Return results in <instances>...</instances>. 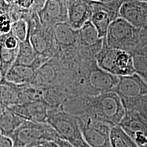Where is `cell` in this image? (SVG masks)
I'll return each mask as SVG.
<instances>
[{"label": "cell", "instance_id": "1", "mask_svg": "<svg viewBox=\"0 0 147 147\" xmlns=\"http://www.w3.org/2000/svg\"><path fill=\"white\" fill-rule=\"evenodd\" d=\"M61 108L77 117H90L112 127L119 125L125 113L121 98L113 91L71 97L65 101Z\"/></svg>", "mask_w": 147, "mask_h": 147}, {"label": "cell", "instance_id": "2", "mask_svg": "<svg viewBox=\"0 0 147 147\" xmlns=\"http://www.w3.org/2000/svg\"><path fill=\"white\" fill-rule=\"evenodd\" d=\"M47 123L56 131L60 138L75 147H91L83 138L77 116L61 108H53L49 111Z\"/></svg>", "mask_w": 147, "mask_h": 147}, {"label": "cell", "instance_id": "3", "mask_svg": "<svg viewBox=\"0 0 147 147\" xmlns=\"http://www.w3.org/2000/svg\"><path fill=\"white\" fill-rule=\"evenodd\" d=\"M95 59L100 68L117 76H129L136 73L131 53L108 47L104 39Z\"/></svg>", "mask_w": 147, "mask_h": 147}, {"label": "cell", "instance_id": "4", "mask_svg": "<svg viewBox=\"0 0 147 147\" xmlns=\"http://www.w3.org/2000/svg\"><path fill=\"white\" fill-rule=\"evenodd\" d=\"M104 40L108 47L131 53L140 45V29L118 17L111 22Z\"/></svg>", "mask_w": 147, "mask_h": 147}, {"label": "cell", "instance_id": "5", "mask_svg": "<svg viewBox=\"0 0 147 147\" xmlns=\"http://www.w3.org/2000/svg\"><path fill=\"white\" fill-rule=\"evenodd\" d=\"M59 138V136L49 124L25 121L14 131L11 139L14 147H26L42 141H55Z\"/></svg>", "mask_w": 147, "mask_h": 147}, {"label": "cell", "instance_id": "6", "mask_svg": "<svg viewBox=\"0 0 147 147\" xmlns=\"http://www.w3.org/2000/svg\"><path fill=\"white\" fill-rule=\"evenodd\" d=\"M85 70L84 77L80 79L83 82L87 96L111 91L119 80V76L100 68L95 59L87 64Z\"/></svg>", "mask_w": 147, "mask_h": 147}, {"label": "cell", "instance_id": "7", "mask_svg": "<svg viewBox=\"0 0 147 147\" xmlns=\"http://www.w3.org/2000/svg\"><path fill=\"white\" fill-rule=\"evenodd\" d=\"M111 91L120 97L125 110H131L138 100L147 95V82L137 73L120 76L118 83Z\"/></svg>", "mask_w": 147, "mask_h": 147}, {"label": "cell", "instance_id": "8", "mask_svg": "<svg viewBox=\"0 0 147 147\" xmlns=\"http://www.w3.org/2000/svg\"><path fill=\"white\" fill-rule=\"evenodd\" d=\"M77 117L83 138L90 146L112 147L110 138L111 125L88 117Z\"/></svg>", "mask_w": 147, "mask_h": 147}, {"label": "cell", "instance_id": "9", "mask_svg": "<svg viewBox=\"0 0 147 147\" xmlns=\"http://www.w3.org/2000/svg\"><path fill=\"white\" fill-rule=\"evenodd\" d=\"M119 125L139 147L147 144V122L136 110H125Z\"/></svg>", "mask_w": 147, "mask_h": 147}, {"label": "cell", "instance_id": "10", "mask_svg": "<svg viewBox=\"0 0 147 147\" xmlns=\"http://www.w3.org/2000/svg\"><path fill=\"white\" fill-rule=\"evenodd\" d=\"M40 23L47 27H54L56 24L67 23V6L66 0H46L38 12Z\"/></svg>", "mask_w": 147, "mask_h": 147}, {"label": "cell", "instance_id": "11", "mask_svg": "<svg viewBox=\"0 0 147 147\" xmlns=\"http://www.w3.org/2000/svg\"><path fill=\"white\" fill-rule=\"evenodd\" d=\"M7 108L25 121L47 123L49 111L51 108L45 101L36 100L25 104L8 106Z\"/></svg>", "mask_w": 147, "mask_h": 147}, {"label": "cell", "instance_id": "12", "mask_svg": "<svg viewBox=\"0 0 147 147\" xmlns=\"http://www.w3.org/2000/svg\"><path fill=\"white\" fill-rule=\"evenodd\" d=\"M119 17L138 29L147 25V0H125L119 12Z\"/></svg>", "mask_w": 147, "mask_h": 147}, {"label": "cell", "instance_id": "13", "mask_svg": "<svg viewBox=\"0 0 147 147\" xmlns=\"http://www.w3.org/2000/svg\"><path fill=\"white\" fill-rule=\"evenodd\" d=\"M67 6V23L76 30H78L90 21L93 5L92 0H66Z\"/></svg>", "mask_w": 147, "mask_h": 147}, {"label": "cell", "instance_id": "14", "mask_svg": "<svg viewBox=\"0 0 147 147\" xmlns=\"http://www.w3.org/2000/svg\"><path fill=\"white\" fill-rule=\"evenodd\" d=\"M23 84H16L9 82L4 77L0 78V102L5 108L21 104Z\"/></svg>", "mask_w": 147, "mask_h": 147}, {"label": "cell", "instance_id": "15", "mask_svg": "<svg viewBox=\"0 0 147 147\" xmlns=\"http://www.w3.org/2000/svg\"><path fill=\"white\" fill-rule=\"evenodd\" d=\"M90 21L95 27L101 39H104L107 34L108 27L112 18L106 10L102 8L98 1H94Z\"/></svg>", "mask_w": 147, "mask_h": 147}, {"label": "cell", "instance_id": "16", "mask_svg": "<svg viewBox=\"0 0 147 147\" xmlns=\"http://www.w3.org/2000/svg\"><path fill=\"white\" fill-rule=\"evenodd\" d=\"M36 69L32 65L14 63L8 71L4 78L9 82L16 84H25L32 82Z\"/></svg>", "mask_w": 147, "mask_h": 147}, {"label": "cell", "instance_id": "17", "mask_svg": "<svg viewBox=\"0 0 147 147\" xmlns=\"http://www.w3.org/2000/svg\"><path fill=\"white\" fill-rule=\"evenodd\" d=\"M25 121L21 117L6 108L0 113V134L11 138Z\"/></svg>", "mask_w": 147, "mask_h": 147}, {"label": "cell", "instance_id": "18", "mask_svg": "<svg viewBox=\"0 0 147 147\" xmlns=\"http://www.w3.org/2000/svg\"><path fill=\"white\" fill-rule=\"evenodd\" d=\"M54 36L59 44L69 47L76 42L78 31L72 28L68 23H61L54 26Z\"/></svg>", "mask_w": 147, "mask_h": 147}, {"label": "cell", "instance_id": "19", "mask_svg": "<svg viewBox=\"0 0 147 147\" xmlns=\"http://www.w3.org/2000/svg\"><path fill=\"white\" fill-rule=\"evenodd\" d=\"M78 38L82 45L86 47H93L98 45H102L103 39H101L98 32L91 22L87 21L80 29H78Z\"/></svg>", "mask_w": 147, "mask_h": 147}, {"label": "cell", "instance_id": "20", "mask_svg": "<svg viewBox=\"0 0 147 147\" xmlns=\"http://www.w3.org/2000/svg\"><path fill=\"white\" fill-rule=\"evenodd\" d=\"M38 55L35 52L29 38V32L27 38L23 42H20L17 57L14 63L32 65L36 59Z\"/></svg>", "mask_w": 147, "mask_h": 147}, {"label": "cell", "instance_id": "21", "mask_svg": "<svg viewBox=\"0 0 147 147\" xmlns=\"http://www.w3.org/2000/svg\"><path fill=\"white\" fill-rule=\"evenodd\" d=\"M110 138L112 147H139L119 125L112 127Z\"/></svg>", "mask_w": 147, "mask_h": 147}, {"label": "cell", "instance_id": "22", "mask_svg": "<svg viewBox=\"0 0 147 147\" xmlns=\"http://www.w3.org/2000/svg\"><path fill=\"white\" fill-rule=\"evenodd\" d=\"M56 76L54 66L51 65L50 64H42L36 70L32 81L36 82L37 83H49L55 80Z\"/></svg>", "mask_w": 147, "mask_h": 147}, {"label": "cell", "instance_id": "23", "mask_svg": "<svg viewBox=\"0 0 147 147\" xmlns=\"http://www.w3.org/2000/svg\"><path fill=\"white\" fill-rule=\"evenodd\" d=\"M29 38L36 54L38 56L42 55L43 57L49 48V44L45 36L39 32H32L29 28Z\"/></svg>", "mask_w": 147, "mask_h": 147}, {"label": "cell", "instance_id": "24", "mask_svg": "<svg viewBox=\"0 0 147 147\" xmlns=\"http://www.w3.org/2000/svg\"><path fill=\"white\" fill-rule=\"evenodd\" d=\"M125 0H100L98 2L109 14L112 21L119 17V12Z\"/></svg>", "mask_w": 147, "mask_h": 147}, {"label": "cell", "instance_id": "25", "mask_svg": "<svg viewBox=\"0 0 147 147\" xmlns=\"http://www.w3.org/2000/svg\"><path fill=\"white\" fill-rule=\"evenodd\" d=\"M11 32L20 42H23L26 39L29 34V26L25 19L20 18L12 23Z\"/></svg>", "mask_w": 147, "mask_h": 147}, {"label": "cell", "instance_id": "26", "mask_svg": "<svg viewBox=\"0 0 147 147\" xmlns=\"http://www.w3.org/2000/svg\"><path fill=\"white\" fill-rule=\"evenodd\" d=\"M129 110L137 111L147 122V95L138 100L131 109Z\"/></svg>", "mask_w": 147, "mask_h": 147}, {"label": "cell", "instance_id": "27", "mask_svg": "<svg viewBox=\"0 0 147 147\" xmlns=\"http://www.w3.org/2000/svg\"><path fill=\"white\" fill-rule=\"evenodd\" d=\"M12 23H13V21H12L8 14L0 15V33L1 34H5L10 32Z\"/></svg>", "mask_w": 147, "mask_h": 147}, {"label": "cell", "instance_id": "28", "mask_svg": "<svg viewBox=\"0 0 147 147\" xmlns=\"http://www.w3.org/2000/svg\"><path fill=\"white\" fill-rule=\"evenodd\" d=\"M0 147H14V142L11 138L0 134Z\"/></svg>", "mask_w": 147, "mask_h": 147}, {"label": "cell", "instance_id": "29", "mask_svg": "<svg viewBox=\"0 0 147 147\" xmlns=\"http://www.w3.org/2000/svg\"><path fill=\"white\" fill-rule=\"evenodd\" d=\"M35 0H16V3L23 10L30 8L34 4Z\"/></svg>", "mask_w": 147, "mask_h": 147}, {"label": "cell", "instance_id": "30", "mask_svg": "<svg viewBox=\"0 0 147 147\" xmlns=\"http://www.w3.org/2000/svg\"><path fill=\"white\" fill-rule=\"evenodd\" d=\"M11 5L5 0H0V15L8 14Z\"/></svg>", "mask_w": 147, "mask_h": 147}, {"label": "cell", "instance_id": "31", "mask_svg": "<svg viewBox=\"0 0 147 147\" xmlns=\"http://www.w3.org/2000/svg\"><path fill=\"white\" fill-rule=\"evenodd\" d=\"M55 142L57 143V144L59 147H75L72 144H71L70 142H67V141H66L65 140L62 138H60L57 139Z\"/></svg>", "mask_w": 147, "mask_h": 147}, {"label": "cell", "instance_id": "32", "mask_svg": "<svg viewBox=\"0 0 147 147\" xmlns=\"http://www.w3.org/2000/svg\"><path fill=\"white\" fill-rule=\"evenodd\" d=\"M44 147H59L57 143L55 141H47L46 140L44 142Z\"/></svg>", "mask_w": 147, "mask_h": 147}, {"label": "cell", "instance_id": "33", "mask_svg": "<svg viewBox=\"0 0 147 147\" xmlns=\"http://www.w3.org/2000/svg\"><path fill=\"white\" fill-rule=\"evenodd\" d=\"M5 1L8 2L9 4L12 5V4H15L16 2V0H5Z\"/></svg>", "mask_w": 147, "mask_h": 147}, {"label": "cell", "instance_id": "34", "mask_svg": "<svg viewBox=\"0 0 147 147\" xmlns=\"http://www.w3.org/2000/svg\"><path fill=\"white\" fill-rule=\"evenodd\" d=\"M140 147H147V144H145V145H144V146H140Z\"/></svg>", "mask_w": 147, "mask_h": 147}, {"label": "cell", "instance_id": "35", "mask_svg": "<svg viewBox=\"0 0 147 147\" xmlns=\"http://www.w3.org/2000/svg\"><path fill=\"white\" fill-rule=\"evenodd\" d=\"M92 1H100V0H92Z\"/></svg>", "mask_w": 147, "mask_h": 147}, {"label": "cell", "instance_id": "36", "mask_svg": "<svg viewBox=\"0 0 147 147\" xmlns=\"http://www.w3.org/2000/svg\"><path fill=\"white\" fill-rule=\"evenodd\" d=\"M1 73H0V78H1Z\"/></svg>", "mask_w": 147, "mask_h": 147}, {"label": "cell", "instance_id": "37", "mask_svg": "<svg viewBox=\"0 0 147 147\" xmlns=\"http://www.w3.org/2000/svg\"><path fill=\"white\" fill-rule=\"evenodd\" d=\"M1 33H0V36H1Z\"/></svg>", "mask_w": 147, "mask_h": 147}, {"label": "cell", "instance_id": "38", "mask_svg": "<svg viewBox=\"0 0 147 147\" xmlns=\"http://www.w3.org/2000/svg\"></svg>", "mask_w": 147, "mask_h": 147}]
</instances>
